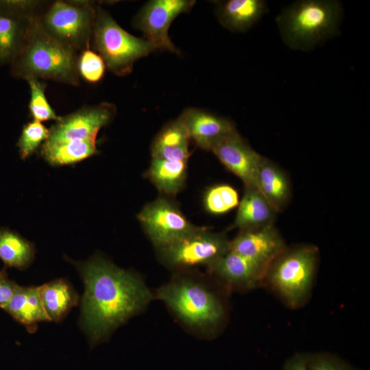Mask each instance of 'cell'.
Here are the masks:
<instances>
[{"label": "cell", "instance_id": "obj_5", "mask_svg": "<svg viewBox=\"0 0 370 370\" xmlns=\"http://www.w3.org/2000/svg\"><path fill=\"white\" fill-rule=\"evenodd\" d=\"M343 8L336 0H300L284 8L276 22L291 49L308 51L336 35Z\"/></svg>", "mask_w": 370, "mask_h": 370}, {"label": "cell", "instance_id": "obj_27", "mask_svg": "<svg viewBox=\"0 0 370 370\" xmlns=\"http://www.w3.org/2000/svg\"><path fill=\"white\" fill-rule=\"evenodd\" d=\"M49 129L41 122L32 120L23 127L17 147L21 158L25 160L30 157L47 139Z\"/></svg>", "mask_w": 370, "mask_h": 370}, {"label": "cell", "instance_id": "obj_2", "mask_svg": "<svg viewBox=\"0 0 370 370\" xmlns=\"http://www.w3.org/2000/svg\"><path fill=\"white\" fill-rule=\"evenodd\" d=\"M116 113L114 104L103 102L85 106L60 116L40 147V156L51 166H63L97 154V134L112 121Z\"/></svg>", "mask_w": 370, "mask_h": 370}, {"label": "cell", "instance_id": "obj_4", "mask_svg": "<svg viewBox=\"0 0 370 370\" xmlns=\"http://www.w3.org/2000/svg\"><path fill=\"white\" fill-rule=\"evenodd\" d=\"M186 326L212 334L223 322L225 309L217 291L201 278L179 271L155 293Z\"/></svg>", "mask_w": 370, "mask_h": 370}, {"label": "cell", "instance_id": "obj_8", "mask_svg": "<svg viewBox=\"0 0 370 370\" xmlns=\"http://www.w3.org/2000/svg\"><path fill=\"white\" fill-rule=\"evenodd\" d=\"M95 8L90 1H53L38 18L49 35L80 53L90 49Z\"/></svg>", "mask_w": 370, "mask_h": 370}, {"label": "cell", "instance_id": "obj_30", "mask_svg": "<svg viewBox=\"0 0 370 370\" xmlns=\"http://www.w3.org/2000/svg\"><path fill=\"white\" fill-rule=\"evenodd\" d=\"M49 1L40 0H0V10L29 16L40 15Z\"/></svg>", "mask_w": 370, "mask_h": 370}, {"label": "cell", "instance_id": "obj_20", "mask_svg": "<svg viewBox=\"0 0 370 370\" xmlns=\"http://www.w3.org/2000/svg\"><path fill=\"white\" fill-rule=\"evenodd\" d=\"M3 310L25 325L31 333L36 330L38 322L49 321L41 301L38 286H18Z\"/></svg>", "mask_w": 370, "mask_h": 370}, {"label": "cell", "instance_id": "obj_28", "mask_svg": "<svg viewBox=\"0 0 370 370\" xmlns=\"http://www.w3.org/2000/svg\"><path fill=\"white\" fill-rule=\"evenodd\" d=\"M106 68L103 58L95 51L88 49L79 53L78 73L79 77L88 83L95 84L101 81Z\"/></svg>", "mask_w": 370, "mask_h": 370}, {"label": "cell", "instance_id": "obj_24", "mask_svg": "<svg viewBox=\"0 0 370 370\" xmlns=\"http://www.w3.org/2000/svg\"><path fill=\"white\" fill-rule=\"evenodd\" d=\"M34 245L14 231L0 227V259L5 267L25 269L32 262Z\"/></svg>", "mask_w": 370, "mask_h": 370}, {"label": "cell", "instance_id": "obj_19", "mask_svg": "<svg viewBox=\"0 0 370 370\" xmlns=\"http://www.w3.org/2000/svg\"><path fill=\"white\" fill-rule=\"evenodd\" d=\"M34 16L0 10V66L10 65L18 53Z\"/></svg>", "mask_w": 370, "mask_h": 370}, {"label": "cell", "instance_id": "obj_12", "mask_svg": "<svg viewBox=\"0 0 370 370\" xmlns=\"http://www.w3.org/2000/svg\"><path fill=\"white\" fill-rule=\"evenodd\" d=\"M211 151L227 170L242 180L245 187L256 186L262 156L237 130L220 140Z\"/></svg>", "mask_w": 370, "mask_h": 370}, {"label": "cell", "instance_id": "obj_15", "mask_svg": "<svg viewBox=\"0 0 370 370\" xmlns=\"http://www.w3.org/2000/svg\"><path fill=\"white\" fill-rule=\"evenodd\" d=\"M180 116L189 138L204 150L211 151L220 140L236 131L230 119L198 108H188Z\"/></svg>", "mask_w": 370, "mask_h": 370}, {"label": "cell", "instance_id": "obj_16", "mask_svg": "<svg viewBox=\"0 0 370 370\" xmlns=\"http://www.w3.org/2000/svg\"><path fill=\"white\" fill-rule=\"evenodd\" d=\"M256 187L277 212L284 210L291 201V184L287 173L264 156L259 166Z\"/></svg>", "mask_w": 370, "mask_h": 370}, {"label": "cell", "instance_id": "obj_29", "mask_svg": "<svg viewBox=\"0 0 370 370\" xmlns=\"http://www.w3.org/2000/svg\"><path fill=\"white\" fill-rule=\"evenodd\" d=\"M308 370H356L340 358L326 352L307 354Z\"/></svg>", "mask_w": 370, "mask_h": 370}, {"label": "cell", "instance_id": "obj_1", "mask_svg": "<svg viewBox=\"0 0 370 370\" xmlns=\"http://www.w3.org/2000/svg\"><path fill=\"white\" fill-rule=\"evenodd\" d=\"M73 263L84 284L81 324L92 343L106 339L153 299V295L138 275L101 256Z\"/></svg>", "mask_w": 370, "mask_h": 370}, {"label": "cell", "instance_id": "obj_32", "mask_svg": "<svg viewBox=\"0 0 370 370\" xmlns=\"http://www.w3.org/2000/svg\"><path fill=\"white\" fill-rule=\"evenodd\" d=\"M282 370H308L307 354L297 353L286 361Z\"/></svg>", "mask_w": 370, "mask_h": 370}, {"label": "cell", "instance_id": "obj_31", "mask_svg": "<svg viewBox=\"0 0 370 370\" xmlns=\"http://www.w3.org/2000/svg\"><path fill=\"white\" fill-rule=\"evenodd\" d=\"M18 285L8 278L6 267L0 271V308H4L12 298Z\"/></svg>", "mask_w": 370, "mask_h": 370}, {"label": "cell", "instance_id": "obj_25", "mask_svg": "<svg viewBox=\"0 0 370 370\" xmlns=\"http://www.w3.org/2000/svg\"><path fill=\"white\" fill-rule=\"evenodd\" d=\"M239 204L237 190L227 184L214 185L208 188L204 197L206 210L213 214H225Z\"/></svg>", "mask_w": 370, "mask_h": 370}, {"label": "cell", "instance_id": "obj_13", "mask_svg": "<svg viewBox=\"0 0 370 370\" xmlns=\"http://www.w3.org/2000/svg\"><path fill=\"white\" fill-rule=\"evenodd\" d=\"M286 246L274 224L240 231L230 243V250L266 269Z\"/></svg>", "mask_w": 370, "mask_h": 370}, {"label": "cell", "instance_id": "obj_21", "mask_svg": "<svg viewBox=\"0 0 370 370\" xmlns=\"http://www.w3.org/2000/svg\"><path fill=\"white\" fill-rule=\"evenodd\" d=\"M190 138L181 116L166 125L151 145V156L169 160L187 162Z\"/></svg>", "mask_w": 370, "mask_h": 370}, {"label": "cell", "instance_id": "obj_18", "mask_svg": "<svg viewBox=\"0 0 370 370\" xmlns=\"http://www.w3.org/2000/svg\"><path fill=\"white\" fill-rule=\"evenodd\" d=\"M277 213L256 186L245 187L234 227L242 231L274 224Z\"/></svg>", "mask_w": 370, "mask_h": 370}, {"label": "cell", "instance_id": "obj_26", "mask_svg": "<svg viewBox=\"0 0 370 370\" xmlns=\"http://www.w3.org/2000/svg\"><path fill=\"white\" fill-rule=\"evenodd\" d=\"M27 82L30 90L29 110L33 120L41 123L47 121H56L60 116L56 114L46 97L47 84L45 81L31 78Z\"/></svg>", "mask_w": 370, "mask_h": 370}, {"label": "cell", "instance_id": "obj_11", "mask_svg": "<svg viewBox=\"0 0 370 370\" xmlns=\"http://www.w3.org/2000/svg\"><path fill=\"white\" fill-rule=\"evenodd\" d=\"M195 3L191 0L150 1L136 16L134 26L144 33L156 50L179 53L169 38V28L178 15L188 12Z\"/></svg>", "mask_w": 370, "mask_h": 370}, {"label": "cell", "instance_id": "obj_22", "mask_svg": "<svg viewBox=\"0 0 370 370\" xmlns=\"http://www.w3.org/2000/svg\"><path fill=\"white\" fill-rule=\"evenodd\" d=\"M38 287L41 301L49 321H60L77 304V293L64 279L55 280Z\"/></svg>", "mask_w": 370, "mask_h": 370}, {"label": "cell", "instance_id": "obj_14", "mask_svg": "<svg viewBox=\"0 0 370 370\" xmlns=\"http://www.w3.org/2000/svg\"><path fill=\"white\" fill-rule=\"evenodd\" d=\"M210 275L229 290H248L264 280L267 269L230 250L208 267Z\"/></svg>", "mask_w": 370, "mask_h": 370}, {"label": "cell", "instance_id": "obj_9", "mask_svg": "<svg viewBox=\"0 0 370 370\" xmlns=\"http://www.w3.org/2000/svg\"><path fill=\"white\" fill-rule=\"evenodd\" d=\"M230 243L225 234L198 227L192 233L157 250L161 261L179 272L199 266L208 267L230 251Z\"/></svg>", "mask_w": 370, "mask_h": 370}, {"label": "cell", "instance_id": "obj_10", "mask_svg": "<svg viewBox=\"0 0 370 370\" xmlns=\"http://www.w3.org/2000/svg\"><path fill=\"white\" fill-rule=\"evenodd\" d=\"M138 219L147 236L158 249L173 243L196 230L173 204L159 198L145 206Z\"/></svg>", "mask_w": 370, "mask_h": 370}, {"label": "cell", "instance_id": "obj_3", "mask_svg": "<svg viewBox=\"0 0 370 370\" xmlns=\"http://www.w3.org/2000/svg\"><path fill=\"white\" fill-rule=\"evenodd\" d=\"M79 53L62 44L42 27L38 15L32 17L22 48L10 64V74L27 80L36 78L79 86Z\"/></svg>", "mask_w": 370, "mask_h": 370}, {"label": "cell", "instance_id": "obj_17", "mask_svg": "<svg viewBox=\"0 0 370 370\" xmlns=\"http://www.w3.org/2000/svg\"><path fill=\"white\" fill-rule=\"evenodd\" d=\"M268 11L264 0H227L217 7L221 25L230 31L244 32L254 25Z\"/></svg>", "mask_w": 370, "mask_h": 370}, {"label": "cell", "instance_id": "obj_6", "mask_svg": "<svg viewBox=\"0 0 370 370\" xmlns=\"http://www.w3.org/2000/svg\"><path fill=\"white\" fill-rule=\"evenodd\" d=\"M318 259L314 245L286 247L269 265L264 280L291 308L301 306L310 294Z\"/></svg>", "mask_w": 370, "mask_h": 370}, {"label": "cell", "instance_id": "obj_7", "mask_svg": "<svg viewBox=\"0 0 370 370\" xmlns=\"http://www.w3.org/2000/svg\"><path fill=\"white\" fill-rule=\"evenodd\" d=\"M90 47L103 58L106 68L119 76L130 73L137 60L156 51L147 40L127 32L97 5Z\"/></svg>", "mask_w": 370, "mask_h": 370}, {"label": "cell", "instance_id": "obj_23", "mask_svg": "<svg viewBox=\"0 0 370 370\" xmlns=\"http://www.w3.org/2000/svg\"><path fill=\"white\" fill-rule=\"evenodd\" d=\"M187 171V162L152 158L147 176L160 191L175 195L182 188Z\"/></svg>", "mask_w": 370, "mask_h": 370}]
</instances>
